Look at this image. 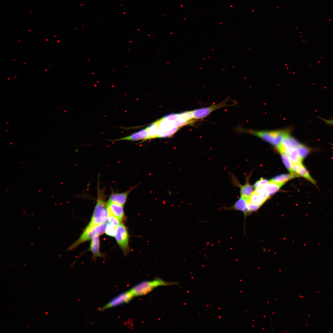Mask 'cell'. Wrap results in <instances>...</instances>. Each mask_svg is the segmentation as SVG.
<instances>
[{
    "mask_svg": "<svg viewBox=\"0 0 333 333\" xmlns=\"http://www.w3.org/2000/svg\"><path fill=\"white\" fill-rule=\"evenodd\" d=\"M106 225L105 224L97 225L88 224L79 238L70 246L67 250H72L83 243L103 234L105 232Z\"/></svg>",
    "mask_w": 333,
    "mask_h": 333,
    "instance_id": "277c9868",
    "label": "cell"
},
{
    "mask_svg": "<svg viewBox=\"0 0 333 333\" xmlns=\"http://www.w3.org/2000/svg\"><path fill=\"white\" fill-rule=\"evenodd\" d=\"M116 228L109 222L106 224L105 232L107 235L113 237L115 236Z\"/></svg>",
    "mask_w": 333,
    "mask_h": 333,
    "instance_id": "7402d4cb",
    "label": "cell"
},
{
    "mask_svg": "<svg viewBox=\"0 0 333 333\" xmlns=\"http://www.w3.org/2000/svg\"><path fill=\"white\" fill-rule=\"evenodd\" d=\"M280 154H281L282 160L284 165L289 171L290 173L295 175L297 177H298L293 171L292 168V163L288 155L284 153H280Z\"/></svg>",
    "mask_w": 333,
    "mask_h": 333,
    "instance_id": "44dd1931",
    "label": "cell"
},
{
    "mask_svg": "<svg viewBox=\"0 0 333 333\" xmlns=\"http://www.w3.org/2000/svg\"><path fill=\"white\" fill-rule=\"evenodd\" d=\"M177 282H169L158 278L151 281H143L134 286L130 290L134 297L146 295L159 286L177 285Z\"/></svg>",
    "mask_w": 333,
    "mask_h": 333,
    "instance_id": "3957f363",
    "label": "cell"
},
{
    "mask_svg": "<svg viewBox=\"0 0 333 333\" xmlns=\"http://www.w3.org/2000/svg\"><path fill=\"white\" fill-rule=\"evenodd\" d=\"M269 182L267 179L261 178L254 184L253 186L255 189L264 186Z\"/></svg>",
    "mask_w": 333,
    "mask_h": 333,
    "instance_id": "484cf974",
    "label": "cell"
},
{
    "mask_svg": "<svg viewBox=\"0 0 333 333\" xmlns=\"http://www.w3.org/2000/svg\"><path fill=\"white\" fill-rule=\"evenodd\" d=\"M108 215L109 222L114 226L117 227L121 224V221L117 217L109 213H108Z\"/></svg>",
    "mask_w": 333,
    "mask_h": 333,
    "instance_id": "603a6c76",
    "label": "cell"
},
{
    "mask_svg": "<svg viewBox=\"0 0 333 333\" xmlns=\"http://www.w3.org/2000/svg\"><path fill=\"white\" fill-rule=\"evenodd\" d=\"M134 297L130 290L124 292L114 298L104 306L100 309V311H103L108 308L114 307L122 304L128 303Z\"/></svg>",
    "mask_w": 333,
    "mask_h": 333,
    "instance_id": "52a82bcc",
    "label": "cell"
},
{
    "mask_svg": "<svg viewBox=\"0 0 333 333\" xmlns=\"http://www.w3.org/2000/svg\"><path fill=\"white\" fill-rule=\"evenodd\" d=\"M298 146L294 148L288 154L290 160L292 163H302V160L300 157L297 148Z\"/></svg>",
    "mask_w": 333,
    "mask_h": 333,
    "instance_id": "ffe728a7",
    "label": "cell"
},
{
    "mask_svg": "<svg viewBox=\"0 0 333 333\" xmlns=\"http://www.w3.org/2000/svg\"><path fill=\"white\" fill-rule=\"evenodd\" d=\"M147 128L149 133V139L159 138V128L157 121Z\"/></svg>",
    "mask_w": 333,
    "mask_h": 333,
    "instance_id": "d6986e66",
    "label": "cell"
},
{
    "mask_svg": "<svg viewBox=\"0 0 333 333\" xmlns=\"http://www.w3.org/2000/svg\"><path fill=\"white\" fill-rule=\"evenodd\" d=\"M98 183L97 203L91 221L89 223L92 225L105 224L108 220L107 203L105 201L106 195L105 194V190L104 188L100 189L99 181Z\"/></svg>",
    "mask_w": 333,
    "mask_h": 333,
    "instance_id": "7a4b0ae2",
    "label": "cell"
},
{
    "mask_svg": "<svg viewBox=\"0 0 333 333\" xmlns=\"http://www.w3.org/2000/svg\"><path fill=\"white\" fill-rule=\"evenodd\" d=\"M115 236L119 246L126 254L129 249V235L124 224H120L117 227Z\"/></svg>",
    "mask_w": 333,
    "mask_h": 333,
    "instance_id": "5b68a950",
    "label": "cell"
},
{
    "mask_svg": "<svg viewBox=\"0 0 333 333\" xmlns=\"http://www.w3.org/2000/svg\"><path fill=\"white\" fill-rule=\"evenodd\" d=\"M247 199L240 197L234 204L231 206L221 208L220 209L224 210H234L242 212L244 215L245 220L249 215L247 206Z\"/></svg>",
    "mask_w": 333,
    "mask_h": 333,
    "instance_id": "8fae6325",
    "label": "cell"
},
{
    "mask_svg": "<svg viewBox=\"0 0 333 333\" xmlns=\"http://www.w3.org/2000/svg\"><path fill=\"white\" fill-rule=\"evenodd\" d=\"M230 180L234 186L240 188V197L248 199L252 193L253 190L252 186L248 182V178L246 180L245 183L243 185L240 184L236 177L233 174L231 175Z\"/></svg>",
    "mask_w": 333,
    "mask_h": 333,
    "instance_id": "30bf717a",
    "label": "cell"
},
{
    "mask_svg": "<svg viewBox=\"0 0 333 333\" xmlns=\"http://www.w3.org/2000/svg\"><path fill=\"white\" fill-rule=\"evenodd\" d=\"M137 185L130 189L123 192L112 193L109 196L108 201L117 203L124 206L125 203L129 194L135 188Z\"/></svg>",
    "mask_w": 333,
    "mask_h": 333,
    "instance_id": "4fadbf2b",
    "label": "cell"
},
{
    "mask_svg": "<svg viewBox=\"0 0 333 333\" xmlns=\"http://www.w3.org/2000/svg\"><path fill=\"white\" fill-rule=\"evenodd\" d=\"M247 206L249 215L251 214L252 212L258 210L261 206L260 205L253 204L248 200L247 201Z\"/></svg>",
    "mask_w": 333,
    "mask_h": 333,
    "instance_id": "d4e9b609",
    "label": "cell"
},
{
    "mask_svg": "<svg viewBox=\"0 0 333 333\" xmlns=\"http://www.w3.org/2000/svg\"><path fill=\"white\" fill-rule=\"evenodd\" d=\"M296 177L297 176L291 173L283 174L274 177L270 180L283 185L289 180Z\"/></svg>",
    "mask_w": 333,
    "mask_h": 333,
    "instance_id": "e0dca14e",
    "label": "cell"
},
{
    "mask_svg": "<svg viewBox=\"0 0 333 333\" xmlns=\"http://www.w3.org/2000/svg\"><path fill=\"white\" fill-rule=\"evenodd\" d=\"M179 116V113H173L166 116L162 118L165 121L172 122L177 119Z\"/></svg>",
    "mask_w": 333,
    "mask_h": 333,
    "instance_id": "cb8c5ba5",
    "label": "cell"
},
{
    "mask_svg": "<svg viewBox=\"0 0 333 333\" xmlns=\"http://www.w3.org/2000/svg\"><path fill=\"white\" fill-rule=\"evenodd\" d=\"M157 121L159 128V138L170 137L180 128L174 126L171 122L165 121L162 118Z\"/></svg>",
    "mask_w": 333,
    "mask_h": 333,
    "instance_id": "ba28073f",
    "label": "cell"
},
{
    "mask_svg": "<svg viewBox=\"0 0 333 333\" xmlns=\"http://www.w3.org/2000/svg\"><path fill=\"white\" fill-rule=\"evenodd\" d=\"M149 139V133L147 128L141 130L130 135L114 140H108L111 142H115L121 140L138 141L140 140H144Z\"/></svg>",
    "mask_w": 333,
    "mask_h": 333,
    "instance_id": "5bb4252c",
    "label": "cell"
},
{
    "mask_svg": "<svg viewBox=\"0 0 333 333\" xmlns=\"http://www.w3.org/2000/svg\"><path fill=\"white\" fill-rule=\"evenodd\" d=\"M323 120L327 124L333 125V120H327L323 119Z\"/></svg>",
    "mask_w": 333,
    "mask_h": 333,
    "instance_id": "4316f807",
    "label": "cell"
},
{
    "mask_svg": "<svg viewBox=\"0 0 333 333\" xmlns=\"http://www.w3.org/2000/svg\"><path fill=\"white\" fill-rule=\"evenodd\" d=\"M269 196L264 186L255 189L247 200L252 203L261 206Z\"/></svg>",
    "mask_w": 333,
    "mask_h": 333,
    "instance_id": "9c48e42d",
    "label": "cell"
},
{
    "mask_svg": "<svg viewBox=\"0 0 333 333\" xmlns=\"http://www.w3.org/2000/svg\"><path fill=\"white\" fill-rule=\"evenodd\" d=\"M282 186V185L281 184L270 180L264 186L270 196L278 191Z\"/></svg>",
    "mask_w": 333,
    "mask_h": 333,
    "instance_id": "ac0fdd59",
    "label": "cell"
},
{
    "mask_svg": "<svg viewBox=\"0 0 333 333\" xmlns=\"http://www.w3.org/2000/svg\"><path fill=\"white\" fill-rule=\"evenodd\" d=\"M229 101V99L227 98L217 104L193 110L191 111V112L193 118L195 119H203L213 111L218 109L225 106L232 105L227 104V103Z\"/></svg>",
    "mask_w": 333,
    "mask_h": 333,
    "instance_id": "8992f818",
    "label": "cell"
},
{
    "mask_svg": "<svg viewBox=\"0 0 333 333\" xmlns=\"http://www.w3.org/2000/svg\"><path fill=\"white\" fill-rule=\"evenodd\" d=\"M242 131L255 136L277 147L286 136L291 134L292 128H288L278 130H243Z\"/></svg>",
    "mask_w": 333,
    "mask_h": 333,
    "instance_id": "6da1fadb",
    "label": "cell"
},
{
    "mask_svg": "<svg viewBox=\"0 0 333 333\" xmlns=\"http://www.w3.org/2000/svg\"><path fill=\"white\" fill-rule=\"evenodd\" d=\"M296 173L298 176H300L305 178L314 185L315 184L316 182L315 180L310 176L308 172L303 165L302 163L298 164Z\"/></svg>",
    "mask_w": 333,
    "mask_h": 333,
    "instance_id": "2e32d148",
    "label": "cell"
},
{
    "mask_svg": "<svg viewBox=\"0 0 333 333\" xmlns=\"http://www.w3.org/2000/svg\"><path fill=\"white\" fill-rule=\"evenodd\" d=\"M90 249L94 257L101 256V254L100 251V241L98 236H96L92 239Z\"/></svg>",
    "mask_w": 333,
    "mask_h": 333,
    "instance_id": "9a60e30c",
    "label": "cell"
},
{
    "mask_svg": "<svg viewBox=\"0 0 333 333\" xmlns=\"http://www.w3.org/2000/svg\"><path fill=\"white\" fill-rule=\"evenodd\" d=\"M123 206L117 203L107 201V209L108 213L117 217L121 221L123 220L124 216Z\"/></svg>",
    "mask_w": 333,
    "mask_h": 333,
    "instance_id": "7c38bea8",
    "label": "cell"
}]
</instances>
